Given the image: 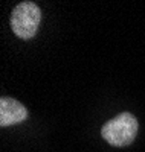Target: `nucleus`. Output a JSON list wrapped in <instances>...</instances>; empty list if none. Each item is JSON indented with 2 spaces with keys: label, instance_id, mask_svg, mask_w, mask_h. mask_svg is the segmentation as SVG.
<instances>
[{
  "label": "nucleus",
  "instance_id": "1",
  "mask_svg": "<svg viewBox=\"0 0 145 152\" xmlns=\"http://www.w3.org/2000/svg\"><path fill=\"white\" fill-rule=\"evenodd\" d=\"M102 138L113 146H127L133 143L138 134V120L133 114L122 113L102 126Z\"/></svg>",
  "mask_w": 145,
  "mask_h": 152
},
{
  "label": "nucleus",
  "instance_id": "2",
  "mask_svg": "<svg viewBox=\"0 0 145 152\" xmlns=\"http://www.w3.org/2000/svg\"><path fill=\"white\" fill-rule=\"evenodd\" d=\"M41 20V11L34 2L18 3L11 14V28L21 40H29L37 34Z\"/></svg>",
  "mask_w": 145,
  "mask_h": 152
},
{
  "label": "nucleus",
  "instance_id": "3",
  "mask_svg": "<svg viewBox=\"0 0 145 152\" xmlns=\"http://www.w3.org/2000/svg\"><path fill=\"white\" fill-rule=\"evenodd\" d=\"M28 117L26 108L16 99L2 97L0 99V126H11L23 122Z\"/></svg>",
  "mask_w": 145,
  "mask_h": 152
}]
</instances>
